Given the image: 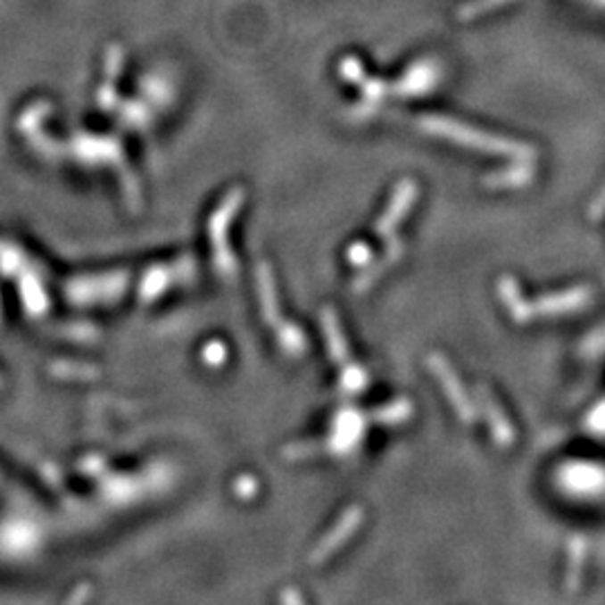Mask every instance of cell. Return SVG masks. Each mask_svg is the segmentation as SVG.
Segmentation results:
<instances>
[{"mask_svg": "<svg viewBox=\"0 0 605 605\" xmlns=\"http://www.w3.org/2000/svg\"><path fill=\"white\" fill-rule=\"evenodd\" d=\"M348 258H350V262H352V265L363 267L372 258V252H370V247H368V244H354V247L348 252Z\"/></svg>", "mask_w": 605, "mask_h": 605, "instance_id": "16", "label": "cell"}, {"mask_svg": "<svg viewBox=\"0 0 605 605\" xmlns=\"http://www.w3.org/2000/svg\"><path fill=\"white\" fill-rule=\"evenodd\" d=\"M590 424H592V428H594V431H605V403H603V406H599L594 413H592Z\"/></svg>", "mask_w": 605, "mask_h": 605, "instance_id": "18", "label": "cell"}, {"mask_svg": "<svg viewBox=\"0 0 605 605\" xmlns=\"http://www.w3.org/2000/svg\"><path fill=\"white\" fill-rule=\"evenodd\" d=\"M321 326L323 332L327 335V348H330L332 359H335L336 363L348 361V345H345L344 332H341L339 321H336V314L332 312L330 308L321 312Z\"/></svg>", "mask_w": 605, "mask_h": 605, "instance_id": "9", "label": "cell"}, {"mask_svg": "<svg viewBox=\"0 0 605 605\" xmlns=\"http://www.w3.org/2000/svg\"><path fill=\"white\" fill-rule=\"evenodd\" d=\"M424 126H427L428 130H433V133L446 135L449 139H455V142L467 144V146H473V148H482V151L507 153V155L520 157V160H525V157L529 155V148L518 146V144L502 142V139L489 137V135L476 133V130L464 128V126H458V124H451V121H446V120H427V124Z\"/></svg>", "mask_w": 605, "mask_h": 605, "instance_id": "2", "label": "cell"}, {"mask_svg": "<svg viewBox=\"0 0 605 605\" xmlns=\"http://www.w3.org/2000/svg\"><path fill=\"white\" fill-rule=\"evenodd\" d=\"M402 253H403L402 240H394V243H390L388 249H385V252H384V256H381L379 261L375 262V265L368 267V269L363 271V274H359V278L354 280V289H357V292H366V289L370 287V285L375 283V280L379 278V276H384L385 271H388L390 267H393L394 262H397L399 258H402Z\"/></svg>", "mask_w": 605, "mask_h": 605, "instance_id": "8", "label": "cell"}, {"mask_svg": "<svg viewBox=\"0 0 605 605\" xmlns=\"http://www.w3.org/2000/svg\"><path fill=\"white\" fill-rule=\"evenodd\" d=\"M415 197H418V186H415L413 182H402L397 186V191H394L393 200H390V204L385 207L384 216L377 220L375 225V231L377 236H384V238H388V236L394 234V229H397L399 222L406 218V213H409V209L413 207Z\"/></svg>", "mask_w": 605, "mask_h": 605, "instance_id": "5", "label": "cell"}, {"mask_svg": "<svg viewBox=\"0 0 605 605\" xmlns=\"http://www.w3.org/2000/svg\"><path fill=\"white\" fill-rule=\"evenodd\" d=\"M261 292H262V308H265L267 323L278 326V302H276L274 285H271V274L267 267H261Z\"/></svg>", "mask_w": 605, "mask_h": 605, "instance_id": "10", "label": "cell"}, {"mask_svg": "<svg viewBox=\"0 0 605 605\" xmlns=\"http://www.w3.org/2000/svg\"><path fill=\"white\" fill-rule=\"evenodd\" d=\"M587 213H590V218H594V220H599V218L605 213V184H603V188L599 191V195L592 200L590 211H587Z\"/></svg>", "mask_w": 605, "mask_h": 605, "instance_id": "17", "label": "cell"}, {"mask_svg": "<svg viewBox=\"0 0 605 605\" xmlns=\"http://www.w3.org/2000/svg\"><path fill=\"white\" fill-rule=\"evenodd\" d=\"M428 366H431V370L435 372L442 390H444V394L449 397V402L453 403V409H455V413L460 415V419H464V422H473L477 410L471 403V399L467 397V390L462 388V381H460L458 372L453 370V366H451V363L446 361L442 354H431V357H428Z\"/></svg>", "mask_w": 605, "mask_h": 605, "instance_id": "3", "label": "cell"}, {"mask_svg": "<svg viewBox=\"0 0 605 605\" xmlns=\"http://www.w3.org/2000/svg\"><path fill=\"white\" fill-rule=\"evenodd\" d=\"M410 413H413V409H410L409 402H394V403H388L385 409H381L379 413H375V419H379V422L388 424V427H393V424H399V422H406V419L410 418Z\"/></svg>", "mask_w": 605, "mask_h": 605, "instance_id": "12", "label": "cell"}, {"mask_svg": "<svg viewBox=\"0 0 605 605\" xmlns=\"http://www.w3.org/2000/svg\"><path fill=\"white\" fill-rule=\"evenodd\" d=\"M500 296L507 302L514 321L527 323L536 317H559V314L576 312V310L585 308L590 302L592 294L587 287H576L560 294H550V296L541 298V301L529 302L520 296V289L514 280L502 278L500 280Z\"/></svg>", "mask_w": 605, "mask_h": 605, "instance_id": "1", "label": "cell"}, {"mask_svg": "<svg viewBox=\"0 0 605 605\" xmlns=\"http://www.w3.org/2000/svg\"><path fill=\"white\" fill-rule=\"evenodd\" d=\"M361 523H363L361 507H350V510L345 511L339 520H336V525L330 529V534H327V536L323 538L317 547H314L312 563H323L326 559H330V556L335 554L341 545H345V543L350 541V536H352V534L361 527Z\"/></svg>", "mask_w": 605, "mask_h": 605, "instance_id": "4", "label": "cell"}, {"mask_svg": "<svg viewBox=\"0 0 605 605\" xmlns=\"http://www.w3.org/2000/svg\"><path fill=\"white\" fill-rule=\"evenodd\" d=\"M486 182L491 186H520V184L529 182V170L527 169H516V170H507V173H495L491 175Z\"/></svg>", "mask_w": 605, "mask_h": 605, "instance_id": "14", "label": "cell"}, {"mask_svg": "<svg viewBox=\"0 0 605 605\" xmlns=\"http://www.w3.org/2000/svg\"><path fill=\"white\" fill-rule=\"evenodd\" d=\"M341 384H344L350 393H359V390L368 384V377L361 368H350L344 375V379H341Z\"/></svg>", "mask_w": 605, "mask_h": 605, "instance_id": "15", "label": "cell"}, {"mask_svg": "<svg viewBox=\"0 0 605 605\" xmlns=\"http://www.w3.org/2000/svg\"><path fill=\"white\" fill-rule=\"evenodd\" d=\"M477 399H480V406L485 410L486 419H489L491 433H493L495 442L500 446H510L514 442V428H511L510 419L504 418L502 409L498 406V402L493 399V394L486 388H477Z\"/></svg>", "mask_w": 605, "mask_h": 605, "instance_id": "6", "label": "cell"}, {"mask_svg": "<svg viewBox=\"0 0 605 605\" xmlns=\"http://www.w3.org/2000/svg\"><path fill=\"white\" fill-rule=\"evenodd\" d=\"M280 344H283V348L287 350L292 357H301V354L305 352V348H308V341H305L302 332L298 330L296 326H292V323L280 327Z\"/></svg>", "mask_w": 605, "mask_h": 605, "instance_id": "11", "label": "cell"}, {"mask_svg": "<svg viewBox=\"0 0 605 605\" xmlns=\"http://www.w3.org/2000/svg\"><path fill=\"white\" fill-rule=\"evenodd\" d=\"M583 559H585V547H583L581 541H574L572 545H569V576H568V585L572 587V590L578 585Z\"/></svg>", "mask_w": 605, "mask_h": 605, "instance_id": "13", "label": "cell"}, {"mask_svg": "<svg viewBox=\"0 0 605 605\" xmlns=\"http://www.w3.org/2000/svg\"><path fill=\"white\" fill-rule=\"evenodd\" d=\"M359 435H361V418L352 410H345L336 419L335 433H332V440L326 449L336 451V453H345V451L352 449L357 444Z\"/></svg>", "mask_w": 605, "mask_h": 605, "instance_id": "7", "label": "cell"}]
</instances>
